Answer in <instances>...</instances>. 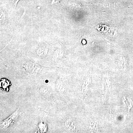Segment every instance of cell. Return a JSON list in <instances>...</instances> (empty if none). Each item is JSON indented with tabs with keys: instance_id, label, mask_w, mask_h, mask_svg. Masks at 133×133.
<instances>
[{
	"instance_id": "1",
	"label": "cell",
	"mask_w": 133,
	"mask_h": 133,
	"mask_svg": "<svg viewBox=\"0 0 133 133\" xmlns=\"http://www.w3.org/2000/svg\"><path fill=\"white\" fill-rule=\"evenodd\" d=\"M20 114L19 109H17L15 112L13 113L7 118L5 119L2 122L1 124V128L5 129L8 128L11 125L14 124Z\"/></svg>"
},
{
	"instance_id": "2",
	"label": "cell",
	"mask_w": 133,
	"mask_h": 133,
	"mask_svg": "<svg viewBox=\"0 0 133 133\" xmlns=\"http://www.w3.org/2000/svg\"><path fill=\"white\" fill-rule=\"evenodd\" d=\"M10 83L8 79H2L1 80V88L3 90H7L9 88Z\"/></svg>"
},
{
	"instance_id": "3",
	"label": "cell",
	"mask_w": 133,
	"mask_h": 133,
	"mask_svg": "<svg viewBox=\"0 0 133 133\" xmlns=\"http://www.w3.org/2000/svg\"><path fill=\"white\" fill-rule=\"evenodd\" d=\"M47 130H48V127L45 123L41 122L38 124V132H46Z\"/></svg>"
},
{
	"instance_id": "4",
	"label": "cell",
	"mask_w": 133,
	"mask_h": 133,
	"mask_svg": "<svg viewBox=\"0 0 133 133\" xmlns=\"http://www.w3.org/2000/svg\"><path fill=\"white\" fill-rule=\"evenodd\" d=\"M10 3L12 4V5L14 6V8H16L17 4V3L19 1V0H8Z\"/></svg>"
},
{
	"instance_id": "5",
	"label": "cell",
	"mask_w": 133,
	"mask_h": 133,
	"mask_svg": "<svg viewBox=\"0 0 133 133\" xmlns=\"http://www.w3.org/2000/svg\"><path fill=\"white\" fill-rule=\"evenodd\" d=\"M60 0H52V4L53 3H57L59 2Z\"/></svg>"
}]
</instances>
